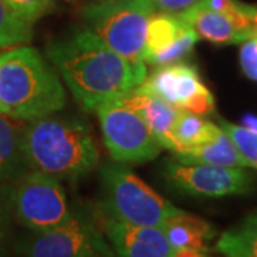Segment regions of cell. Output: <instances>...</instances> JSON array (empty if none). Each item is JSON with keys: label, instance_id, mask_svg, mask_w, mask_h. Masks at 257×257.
<instances>
[{"label": "cell", "instance_id": "cell-1", "mask_svg": "<svg viewBox=\"0 0 257 257\" xmlns=\"http://www.w3.org/2000/svg\"><path fill=\"white\" fill-rule=\"evenodd\" d=\"M45 53L74 99L87 110L123 97L147 76L146 63L128 62L89 29L52 42Z\"/></svg>", "mask_w": 257, "mask_h": 257}, {"label": "cell", "instance_id": "cell-2", "mask_svg": "<svg viewBox=\"0 0 257 257\" xmlns=\"http://www.w3.org/2000/svg\"><path fill=\"white\" fill-rule=\"evenodd\" d=\"M23 147L30 170L59 180H79L99 163L90 127L79 117L50 114L30 120L25 126Z\"/></svg>", "mask_w": 257, "mask_h": 257}, {"label": "cell", "instance_id": "cell-3", "mask_svg": "<svg viewBox=\"0 0 257 257\" xmlns=\"http://www.w3.org/2000/svg\"><path fill=\"white\" fill-rule=\"evenodd\" d=\"M66 92L59 74L35 47H15L0 55V113L35 120L60 111Z\"/></svg>", "mask_w": 257, "mask_h": 257}, {"label": "cell", "instance_id": "cell-4", "mask_svg": "<svg viewBox=\"0 0 257 257\" xmlns=\"http://www.w3.org/2000/svg\"><path fill=\"white\" fill-rule=\"evenodd\" d=\"M101 204L106 216L139 224L163 227L182 209L163 199L124 163H106L100 167Z\"/></svg>", "mask_w": 257, "mask_h": 257}, {"label": "cell", "instance_id": "cell-5", "mask_svg": "<svg viewBox=\"0 0 257 257\" xmlns=\"http://www.w3.org/2000/svg\"><path fill=\"white\" fill-rule=\"evenodd\" d=\"M152 0H100L86 5L83 20L89 30L132 63H145L149 20L156 13Z\"/></svg>", "mask_w": 257, "mask_h": 257}, {"label": "cell", "instance_id": "cell-6", "mask_svg": "<svg viewBox=\"0 0 257 257\" xmlns=\"http://www.w3.org/2000/svg\"><path fill=\"white\" fill-rule=\"evenodd\" d=\"M13 220L30 231H46L70 220V209L60 180L30 170L8 184Z\"/></svg>", "mask_w": 257, "mask_h": 257}, {"label": "cell", "instance_id": "cell-7", "mask_svg": "<svg viewBox=\"0 0 257 257\" xmlns=\"http://www.w3.org/2000/svg\"><path fill=\"white\" fill-rule=\"evenodd\" d=\"M19 257H116L109 241L83 211L46 231H30L15 239Z\"/></svg>", "mask_w": 257, "mask_h": 257}, {"label": "cell", "instance_id": "cell-8", "mask_svg": "<svg viewBox=\"0 0 257 257\" xmlns=\"http://www.w3.org/2000/svg\"><path fill=\"white\" fill-rule=\"evenodd\" d=\"M96 113L111 159L119 163H145L159 156L163 147L146 121L120 99L100 104Z\"/></svg>", "mask_w": 257, "mask_h": 257}, {"label": "cell", "instance_id": "cell-9", "mask_svg": "<svg viewBox=\"0 0 257 257\" xmlns=\"http://www.w3.org/2000/svg\"><path fill=\"white\" fill-rule=\"evenodd\" d=\"M165 179L176 192L196 197H223L251 190L253 177L246 167L169 162Z\"/></svg>", "mask_w": 257, "mask_h": 257}, {"label": "cell", "instance_id": "cell-10", "mask_svg": "<svg viewBox=\"0 0 257 257\" xmlns=\"http://www.w3.org/2000/svg\"><path fill=\"white\" fill-rule=\"evenodd\" d=\"M140 90L152 93L176 109L199 116H207L214 110V97L203 84L197 69L189 63L157 66L147 74Z\"/></svg>", "mask_w": 257, "mask_h": 257}, {"label": "cell", "instance_id": "cell-11", "mask_svg": "<svg viewBox=\"0 0 257 257\" xmlns=\"http://www.w3.org/2000/svg\"><path fill=\"white\" fill-rule=\"evenodd\" d=\"M199 36L182 16L156 12L149 20L143 62L166 66L182 62L193 50Z\"/></svg>", "mask_w": 257, "mask_h": 257}, {"label": "cell", "instance_id": "cell-12", "mask_svg": "<svg viewBox=\"0 0 257 257\" xmlns=\"http://www.w3.org/2000/svg\"><path fill=\"white\" fill-rule=\"evenodd\" d=\"M254 6L241 3L231 12L206 9L200 5L193 6L179 15L196 32L199 39L214 45H236L253 37L251 20Z\"/></svg>", "mask_w": 257, "mask_h": 257}, {"label": "cell", "instance_id": "cell-13", "mask_svg": "<svg viewBox=\"0 0 257 257\" xmlns=\"http://www.w3.org/2000/svg\"><path fill=\"white\" fill-rule=\"evenodd\" d=\"M103 233L116 257H172L175 250L162 227L139 226L106 216Z\"/></svg>", "mask_w": 257, "mask_h": 257}, {"label": "cell", "instance_id": "cell-14", "mask_svg": "<svg viewBox=\"0 0 257 257\" xmlns=\"http://www.w3.org/2000/svg\"><path fill=\"white\" fill-rule=\"evenodd\" d=\"M121 99L142 116L160 146L175 153L176 142L173 138V127L176 120L183 110L176 109L167 101L162 100L152 93L140 90L139 87H135Z\"/></svg>", "mask_w": 257, "mask_h": 257}, {"label": "cell", "instance_id": "cell-15", "mask_svg": "<svg viewBox=\"0 0 257 257\" xmlns=\"http://www.w3.org/2000/svg\"><path fill=\"white\" fill-rule=\"evenodd\" d=\"M23 120L0 113V182L12 183L30 172L25 156Z\"/></svg>", "mask_w": 257, "mask_h": 257}, {"label": "cell", "instance_id": "cell-16", "mask_svg": "<svg viewBox=\"0 0 257 257\" xmlns=\"http://www.w3.org/2000/svg\"><path fill=\"white\" fill-rule=\"evenodd\" d=\"M176 160L182 163H199V165L226 166V167H248L246 159L240 155L237 147L230 138L219 128L214 138L199 146L176 153Z\"/></svg>", "mask_w": 257, "mask_h": 257}, {"label": "cell", "instance_id": "cell-17", "mask_svg": "<svg viewBox=\"0 0 257 257\" xmlns=\"http://www.w3.org/2000/svg\"><path fill=\"white\" fill-rule=\"evenodd\" d=\"M162 229L175 248H193L200 251L209 250V243L216 234L207 221L184 210L169 219Z\"/></svg>", "mask_w": 257, "mask_h": 257}, {"label": "cell", "instance_id": "cell-18", "mask_svg": "<svg viewBox=\"0 0 257 257\" xmlns=\"http://www.w3.org/2000/svg\"><path fill=\"white\" fill-rule=\"evenodd\" d=\"M214 248L223 257H257V211L226 230Z\"/></svg>", "mask_w": 257, "mask_h": 257}, {"label": "cell", "instance_id": "cell-19", "mask_svg": "<svg viewBox=\"0 0 257 257\" xmlns=\"http://www.w3.org/2000/svg\"><path fill=\"white\" fill-rule=\"evenodd\" d=\"M219 126L199 114L182 111L173 127V138L176 142V153H183L193 147L210 140L219 132Z\"/></svg>", "mask_w": 257, "mask_h": 257}, {"label": "cell", "instance_id": "cell-20", "mask_svg": "<svg viewBox=\"0 0 257 257\" xmlns=\"http://www.w3.org/2000/svg\"><path fill=\"white\" fill-rule=\"evenodd\" d=\"M32 37V25L15 15L5 0H0V47L22 46Z\"/></svg>", "mask_w": 257, "mask_h": 257}, {"label": "cell", "instance_id": "cell-21", "mask_svg": "<svg viewBox=\"0 0 257 257\" xmlns=\"http://www.w3.org/2000/svg\"><path fill=\"white\" fill-rule=\"evenodd\" d=\"M219 127L227 135L237 147L240 155L246 159L248 167L257 169V133L244 126H237L230 121L219 119Z\"/></svg>", "mask_w": 257, "mask_h": 257}, {"label": "cell", "instance_id": "cell-22", "mask_svg": "<svg viewBox=\"0 0 257 257\" xmlns=\"http://www.w3.org/2000/svg\"><path fill=\"white\" fill-rule=\"evenodd\" d=\"M10 10L30 25L55 9L53 0H5Z\"/></svg>", "mask_w": 257, "mask_h": 257}, {"label": "cell", "instance_id": "cell-23", "mask_svg": "<svg viewBox=\"0 0 257 257\" xmlns=\"http://www.w3.org/2000/svg\"><path fill=\"white\" fill-rule=\"evenodd\" d=\"M13 214L10 210L9 190L8 186L0 187V257L9 256L10 250L13 248Z\"/></svg>", "mask_w": 257, "mask_h": 257}, {"label": "cell", "instance_id": "cell-24", "mask_svg": "<svg viewBox=\"0 0 257 257\" xmlns=\"http://www.w3.org/2000/svg\"><path fill=\"white\" fill-rule=\"evenodd\" d=\"M240 66L244 74L257 82V39L251 37L241 43L240 47Z\"/></svg>", "mask_w": 257, "mask_h": 257}, {"label": "cell", "instance_id": "cell-25", "mask_svg": "<svg viewBox=\"0 0 257 257\" xmlns=\"http://www.w3.org/2000/svg\"><path fill=\"white\" fill-rule=\"evenodd\" d=\"M155 3L157 12H163L169 15H182L186 10L192 9L202 0H152Z\"/></svg>", "mask_w": 257, "mask_h": 257}, {"label": "cell", "instance_id": "cell-26", "mask_svg": "<svg viewBox=\"0 0 257 257\" xmlns=\"http://www.w3.org/2000/svg\"><path fill=\"white\" fill-rule=\"evenodd\" d=\"M172 257H209L204 254V251L193 250V248H175Z\"/></svg>", "mask_w": 257, "mask_h": 257}, {"label": "cell", "instance_id": "cell-27", "mask_svg": "<svg viewBox=\"0 0 257 257\" xmlns=\"http://www.w3.org/2000/svg\"><path fill=\"white\" fill-rule=\"evenodd\" d=\"M241 126H244L251 132H256L257 133V114L253 113H246L243 117H241Z\"/></svg>", "mask_w": 257, "mask_h": 257}, {"label": "cell", "instance_id": "cell-28", "mask_svg": "<svg viewBox=\"0 0 257 257\" xmlns=\"http://www.w3.org/2000/svg\"><path fill=\"white\" fill-rule=\"evenodd\" d=\"M251 32H253V37L257 39V6H254L253 10V20H251Z\"/></svg>", "mask_w": 257, "mask_h": 257}, {"label": "cell", "instance_id": "cell-29", "mask_svg": "<svg viewBox=\"0 0 257 257\" xmlns=\"http://www.w3.org/2000/svg\"><path fill=\"white\" fill-rule=\"evenodd\" d=\"M67 2H76V0H67Z\"/></svg>", "mask_w": 257, "mask_h": 257}, {"label": "cell", "instance_id": "cell-30", "mask_svg": "<svg viewBox=\"0 0 257 257\" xmlns=\"http://www.w3.org/2000/svg\"><path fill=\"white\" fill-rule=\"evenodd\" d=\"M93 2H100V0H93Z\"/></svg>", "mask_w": 257, "mask_h": 257}]
</instances>
